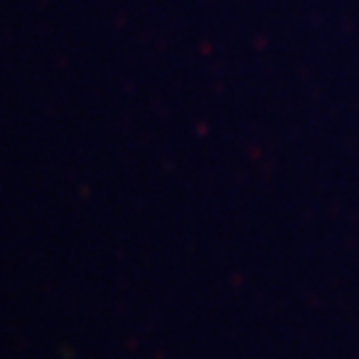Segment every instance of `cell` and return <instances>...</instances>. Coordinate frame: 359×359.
Listing matches in <instances>:
<instances>
[]
</instances>
